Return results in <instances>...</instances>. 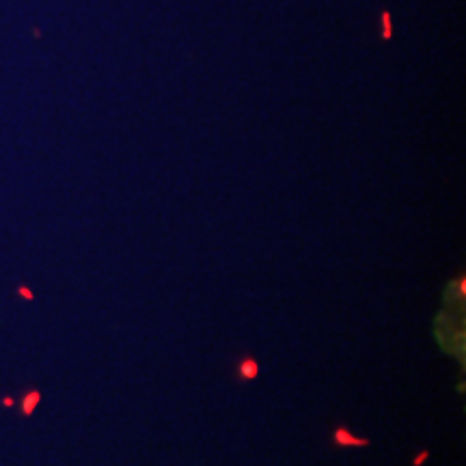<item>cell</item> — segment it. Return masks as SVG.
Wrapping results in <instances>:
<instances>
[{
  "label": "cell",
  "mask_w": 466,
  "mask_h": 466,
  "mask_svg": "<svg viewBox=\"0 0 466 466\" xmlns=\"http://www.w3.org/2000/svg\"><path fill=\"white\" fill-rule=\"evenodd\" d=\"M259 373V363L253 356H242L235 365V380L237 382H251Z\"/></svg>",
  "instance_id": "2"
},
{
  "label": "cell",
  "mask_w": 466,
  "mask_h": 466,
  "mask_svg": "<svg viewBox=\"0 0 466 466\" xmlns=\"http://www.w3.org/2000/svg\"><path fill=\"white\" fill-rule=\"evenodd\" d=\"M380 22H382V33H380V37H382L384 41H389V39L393 37V18H391L389 11H382Z\"/></svg>",
  "instance_id": "3"
},
{
  "label": "cell",
  "mask_w": 466,
  "mask_h": 466,
  "mask_svg": "<svg viewBox=\"0 0 466 466\" xmlns=\"http://www.w3.org/2000/svg\"><path fill=\"white\" fill-rule=\"evenodd\" d=\"M333 442L337 447H369V438H359V436H354L352 432L345 428V425H337L333 432Z\"/></svg>",
  "instance_id": "1"
},
{
  "label": "cell",
  "mask_w": 466,
  "mask_h": 466,
  "mask_svg": "<svg viewBox=\"0 0 466 466\" xmlns=\"http://www.w3.org/2000/svg\"><path fill=\"white\" fill-rule=\"evenodd\" d=\"M428 458H430V451H428V449H423V451H419V453H417V458L412 460V466H421Z\"/></svg>",
  "instance_id": "4"
}]
</instances>
